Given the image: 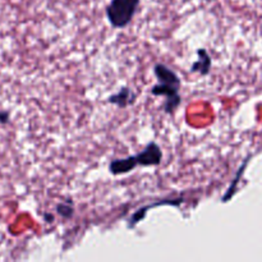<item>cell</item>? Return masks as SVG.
<instances>
[{
    "label": "cell",
    "instance_id": "12",
    "mask_svg": "<svg viewBox=\"0 0 262 262\" xmlns=\"http://www.w3.org/2000/svg\"><path fill=\"white\" fill-rule=\"evenodd\" d=\"M205 2H214V0H205Z\"/></svg>",
    "mask_w": 262,
    "mask_h": 262
},
{
    "label": "cell",
    "instance_id": "9",
    "mask_svg": "<svg viewBox=\"0 0 262 262\" xmlns=\"http://www.w3.org/2000/svg\"><path fill=\"white\" fill-rule=\"evenodd\" d=\"M246 164H247V161H246V163H245V165H243L242 168L239 169V171H238V174H237V178L234 179V182H233V183H232V186L229 187V189H228V192H227V193H225V196L223 197V202H228V200H229L230 197H232L233 194H234V192H235V184H237L238 182H239V177L242 176L243 170H245V166H246Z\"/></svg>",
    "mask_w": 262,
    "mask_h": 262
},
{
    "label": "cell",
    "instance_id": "11",
    "mask_svg": "<svg viewBox=\"0 0 262 262\" xmlns=\"http://www.w3.org/2000/svg\"><path fill=\"white\" fill-rule=\"evenodd\" d=\"M43 219H45L46 223H53L54 222V215L53 214H43Z\"/></svg>",
    "mask_w": 262,
    "mask_h": 262
},
{
    "label": "cell",
    "instance_id": "1",
    "mask_svg": "<svg viewBox=\"0 0 262 262\" xmlns=\"http://www.w3.org/2000/svg\"><path fill=\"white\" fill-rule=\"evenodd\" d=\"M154 74L158 78V84L151 89V94L154 96L165 97L164 102V112L166 114H174L182 104V96L179 94L181 90V78L177 76L174 71H171L165 64L158 63L154 67Z\"/></svg>",
    "mask_w": 262,
    "mask_h": 262
},
{
    "label": "cell",
    "instance_id": "5",
    "mask_svg": "<svg viewBox=\"0 0 262 262\" xmlns=\"http://www.w3.org/2000/svg\"><path fill=\"white\" fill-rule=\"evenodd\" d=\"M138 166L137 160H136V156H127L124 159H115L110 163L109 165V171L113 176H123V174H127L129 171L135 170Z\"/></svg>",
    "mask_w": 262,
    "mask_h": 262
},
{
    "label": "cell",
    "instance_id": "8",
    "mask_svg": "<svg viewBox=\"0 0 262 262\" xmlns=\"http://www.w3.org/2000/svg\"><path fill=\"white\" fill-rule=\"evenodd\" d=\"M56 212H58L63 219H71L74 214L73 202H72L71 200H68L67 202L56 205Z\"/></svg>",
    "mask_w": 262,
    "mask_h": 262
},
{
    "label": "cell",
    "instance_id": "2",
    "mask_svg": "<svg viewBox=\"0 0 262 262\" xmlns=\"http://www.w3.org/2000/svg\"><path fill=\"white\" fill-rule=\"evenodd\" d=\"M141 0H112L106 7V17L114 28H123L132 22Z\"/></svg>",
    "mask_w": 262,
    "mask_h": 262
},
{
    "label": "cell",
    "instance_id": "7",
    "mask_svg": "<svg viewBox=\"0 0 262 262\" xmlns=\"http://www.w3.org/2000/svg\"><path fill=\"white\" fill-rule=\"evenodd\" d=\"M197 55H199V59L192 64L191 72L199 73L201 76H207L210 73V71H211V56L209 55V53L205 49H199L197 50Z\"/></svg>",
    "mask_w": 262,
    "mask_h": 262
},
{
    "label": "cell",
    "instance_id": "6",
    "mask_svg": "<svg viewBox=\"0 0 262 262\" xmlns=\"http://www.w3.org/2000/svg\"><path fill=\"white\" fill-rule=\"evenodd\" d=\"M107 101L110 104L115 105V106L120 107V109H124L128 107L129 105H133L136 101V94L129 89V87H123L120 91H118L117 94L112 95V96L107 99Z\"/></svg>",
    "mask_w": 262,
    "mask_h": 262
},
{
    "label": "cell",
    "instance_id": "4",
    "mask_svg": "<svg viewBox=\"0 0 262 262\" xmlns=\"http://www.w3.org/2000/svg\"><path fill=\"white\" fill-rule=\"evenodd\" d=\"M183 202H186L184 201L183 197H178V199L161 200V201L155 202V204L147 205V206L142 207V209H140L138 211H136L135 214L132 215V217H130V220H129V227L133 228V227H136V224H138L140 222H142L150 209H154V207H156V206H179V205H182Z\"/></svg>",
    "mask_w": 262,
    "mask_h": 262
},
{
    "label": "cell",
    "instance_id": "3",
    "mask_svg": "<svg viewBox=\"0 0 262 262\" xmlns=\"http://www.w3.org/2000/svg\"><path fill=\"white\" fill-rule=\"evenodd\" d=\"M136 156L138 166H159L163 160V151L156 142H150Z\"/></svg>",
    "mask_w": 262,
    "mask_h": 262
},
{
    "label": "cell",
    "instance_id": "10",
    "mask_svg": "<svg viewBox=\"0 0 262 262\" xmlns=\"http://www.w3.org/2000/svg\"><path fill=\"white\" fill-rule=\"evenodd\" d=\"M9 117V113L4 112V110H0V123H2V124H8L10 120Z\"/></svg>",
    "mask_w": 262,
    "mask_h": 262
}]
</instances>
